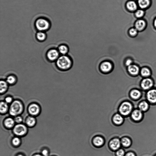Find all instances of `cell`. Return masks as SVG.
Segmentation results:
<instances>
[{"label": "cell", "instance_id": "obj_16", "mask_svg": "<svg viewBox=\"0 0 156 156\" xmlns=\"http://www.w3.org/2000/svg\"><path fill=\"white\" fill-rule=\"evenodd\" d=\"M15 121L12 118H9L6 119L4 121V125L5 127L9 128H11L14 127Z\"/></svg>", "mask_w": 156, "mask_h": 156}, {"label": "cell", "instance_id": "obj_14", "mask_svg": "<svg viewBox=\"0 0 156 156\" xmlns=\"http://www.w3.org/2000/svg\"><path fill=\"white\" fill-rule=\"evenodd\" d=\"M140 110L136 109L134 110L132 114V117L135 121H139L141 120L142 117V112Z\"/></svg>", "mask_w": 156, "mask_h": 156}, {"label": "cell", "instance_id": "obj_27", "mask_svg": "<svg viewBox=\"0 0 156 156\" xmlns=\"http://www.w3.org/2000/svg\"><path fill=\"white\" fill-rule=\"evenodd\" d=\"M141 74L144 77H147L150 75V72L148 68H144L141 70Z\"/></svg>", "mask_w": 156, "mask_h": 156}, {"label": "cell", "instance_id": "obj_36", "mask_svg": "<svg viewBox=\"0 0 156 156\" xmlns=\"http://www.w3.org/2000/svg\"><path fill=\"white\" fill-rule=\"evenodd\" d=\"M42 154L43 156H48L49 154L48 151L47 150H43L42 152Z\"/></svg>", "mask_w": 156, "mask_h": 156}, {"label": "cell", "instance_id": "obj_29", "mask_svg": "<svg viewBox=\"0 0 156 156\" xmlns=\"http://www.w3.org/2000/svg\"><path fill=\"white\" fill-rule=\"evenodd\" d=\"M37 39L40 41L44 40L46 38V34L42 32H39L37 34Z\"/></svg>", "mask_w": 156, "mask_h": 156}, {"label": "cell", "instance_id": "obj_40", "mask_svg": "<svg viewBox=\"0 0 156 156\" xmlns=\"http://www.w3.org/2000/svg\"><path fill=\"white\" fill-rule=\"evenodd\" d=\"M154 24H155V27H156V19H155V21Z\"/></svg>", "mask_w": 156, "mask_h": 156}, {"label": "cell", "instance_id": "obj_7", "mask_svg": "<svg viewBox=\"0 0 156 156\" xmlns=\"http://www.w3.org/2000/svg\"><path fill=\"white\" fill-rule=\"evenodd\" d=\"M28 110L31 115L35 116L39 114L40 109L38 105L35 103H33L29 106Z\"/></svg>", "mask_w": 156, "mask_h": 156}, {"label": "cell", "instance_id": "obj_25", "mask_svg": "<svg viewBox=\"0 0 156 156\" xmlns=\"http://www.w3.org/2000/svg\"><path fill=\"white\" fill-rule=\"evenodd\" d=\"M138 3L141 8H144L148 6L150 1L149 0H139Z\"/></svg>", "mask_w": 156, "mask_h": 156}, {"label": "cell", "instance_id": "obj_18", "mask_svg": "<svg viewBox=\"0 0 156 156\" xmlns=\"http://www.w3.org/2000/svg\"><path fill=\"white\" fill-rule=\"evenodd\" d=\"M36 120L35 118L33 117H29L26 120V123L28 126L30 127H32L36 125Z\"/></svg>", "mask_w": 156, "mask_h": 156}, {"label": "cell", "instance_id": "obj_38", "mask_svg": "<svg viewBox=\"0 0 156 156\" xmlns=\"http://www.w3.org/2000/svg\"><path fill=\"white\" fill-rule=\"evenodd\" d=\"M125 156H136L135 154L132 152H130L126 153Z\"/></svg>", "mask_w": 156, "mask_h": 156}, {"label": "cell", "instance_id": "obj_5", "mask_svg": "<svg viewBox=\"0 0 156 156\" xmlns=\"http://www.w3.org/2000/svg\"><path fill=\"white\" fill-rule=\"evenodd\" d=\"M121 145V141L118 138L112 139L110 141L109 143L110 149L114 152L119 149Z\"/></svg>", "mask_w": 156, "mask_h": 156}, {"label": "cell", "instance_id": "obj_12", "mask_svg": "<svg viewBox=\"0 0 156 156\" xmlns=\"http://www.w3.org/2000/svg\"><path fill=\"white\" fill-rule=\"evenodd\" d=\"M153 85L152 81L150 79H144L141 83L142 87L144 89H150Z\"/></svg>", "mask_w": 156, "mask_h": 156}, {"label": "cell", "instance_id": "obj_17", "mask_svg": "<svg viewBox=\"0 0 156 156\" xmlns=\"http://www.w3.org/2000/svg\"><path fill=\"white\" fill-rule=\"evenodd\" d=\"M121 144L125 148L128 147L131 145V141L130 139L127 137H123L121 139Z\"/></svg>", "mask_w": 156, "mask_h": 156}, {"label": "cell", "instance_id": "obj_35", "mask_svg": "<svg viewBox=\"0 0 156 156\" xmlns=\"http://www.w3.org/2000/svg\"><path fill=\"white\" fill-rule=\"evenodd\" d=\"M12 101V98L10 97H7L5 99V102L7 103H10Z\"/></svg>", "mask_w": 156, "mask_h": 156}, {"label": "cell", "instance_id": "obj_22", "mask_svg": "<svg viewBox=\"0 0 156 156\" xmlns=\"http://www.w3.org/2000/svg\"><path fill=\"white\" fill-rule=\"evenodd\" d=\"M127 6L128 10L132 11L136 10L137 8L136 3L132 1L128 2L127 4Z\"/></svg>", "mask_w": 156, "mask_h": 156}, {"label": "cell", "instance_id": "obj_3", "mask_svg": "<svg viewBox=\"0 0 156 156\" xmlns=\"http://www.w3.org/2000/svg\"><path fill=\"white\" fill-rule=\"evenodd\" d=\"M132 104L127 102H125L121 104L119 108L120 114L123 116H127L132 111Z\"/></svg>", "mask_w": 156, "mask_h": 156}, {"label": "cell", "instance_id": "obj_10", "mask_svg": "<svg viewBox=\"0 0 156 156\" xmlns=\"http://www.w3.org/2000/svg\"><path fill=\"white\" fill-rule=\"evenodd\" d=\"M147 99L151 103L156 102V90L152 89L147 92Z\"/></svg>", "mask_w": 156, "mask_h": 156}, {"label": "cell", "instance_id": "obj_31", "mask_svg": "<svg viewBox=\"0 0 156 156\" xmlns=\"http://www.w3.org/2000/svg\"><path fill=\"white\" fill-rule=\"evenodd\" d=\"M116 156H125V151L122 149H119L115 152Z\"/></svg>", "mask_w": 156, "mask_h": 156}, {"label": "cell", "instance_id": "obj_13", "mask_svg": "<svg viewBox=\"0 0 156 156\" xmlns=\"http://www.w3.org/2000/svg\"><path fill=\"white\" fill-rule=\"evenodd\" d=\"M124 119L122 115L119 114H115L112 118L113 122L115 124L117 125L122 124Z\"/></svg>", "mask_w": 156, "mask_h": 156}, {"label": "cell", "instance_id": "obj_30", "mask_svg": "<svg viewBox=\"0 0 156 156\" xmlns=\"http://www.w3.org/2000/svg\"><path fill=\"white\" fill-rule=\"evenodd\" d=\"M13 144L15 146H18L21 143L20 139L18 137H15L13 139L12 141Z\"/></svg>", "mask_w": 156, "mask_h": 156}, {"label": "cell", "instance_id": "obj_41", "mask_svg": "<svg viewBox=\"0 0 156 156\" xmlns=\"http://www.w3.org/2000/svg\"><path fill=\"white\" fill-rule=\"evenodd\" d=\"M17 156H24L23 155H22L20 154V155H18Z\"/></svg>", "mask_w": 156, "mask_h": 156}, {"label": "cell", "instance_id": "obj_37", "mask_svg": "<svg viewBox=\"0 0 156 156\" xmlns=\"http://www.w3.org/2000/svg\"><path fill=\"white\" fill-rule=\"evenodd\" d=\"M132 63V60L130 59H128L127 60L126 62V65L127 66H129L131 65Z\"/></svg>", "mask_w": 156, "mask_h": 156}, {"label": "cell", "instance_id": "obj_24", "mask_svg": "<svg viewBox=\"0 0 156 156\" xmlns=\"http://www.w3.org/2000/svg\"><path fill=\"white\" fill-rule=\"evenodd\" d=\"M148 104L145 101H143L140 104L139 108L141 111H145L148 109Z\"/></svg>", "mask_w": 156, "mask_h": 156}, {"label": "cell", "instance_id": "obj_20", "mask_svg": "<svg viewBox=\"0 0 156 156\" xmlns=\"http://www.w3.org/2000/svg\"><path fill=\"white\" fill-rule=\"evenodd\" d=\"M145 23L143 20H140L137 21L135 24L136 29L139 30H141L144 28Z\"/></svg>", "mask_w": 156, "mask_h": 156}, {"label": "cell", "instance_id": "obj_4", "mask_svg": "<svg viewBox=\"0 0 156 156\" xmlns=\"http://www.w3.org/2000/svg\"><path fill=\"white\" fill-rule=\"evenodd\" d=\"M28 129L25 125L19 124L16 125L14 128L13 132L16 135L18 136H23L27 134Z\"/></svg>", "mask_w": 156, "mask_h": 156}, {"label": "cell", "instance_id": "obj_32", "mask_svg": "<svg viewBox=\"0 0 156 156\" xmlns=\"http://www.w3.org/2000/svg\"><path fill=\"white\" fill-rule=\"evenodd\" d=\"M14 121L15 122L17 123L20 124L23 121V119L22 117L19 116L16 117Z\"/></svg>", "mask_w": 156, "mask_h": 156}, {"label": "cell", "instance_id": "obj_15", "mask_svg": "<svg viewBox=\"0 0 156 156\" xmlns=\"http://www.w3.org/2000/svg\"><path fill=\"white\" fill-rule=\"evenodd\" d=\"M128 70L131 74L132 75H136L139 72V69L135 65H131L128 67Z\"/></svg>", "mask_w": 156, "mask_h": 156}, {"label": "cell", "instance_id": "obj_33", "mask_svg": "<svg viewBox=\"0 0 156 156\" xmlns=\"http://www.w3.org/2000/svg\"><path fill=\"white\" fill-rule=\"evenodd\" d=\"M144 14V12L143 11L141 10H139L136 12V15L138 18H140Z\"/></svg>", "mask_w": 156, "mask_h": 156}, {"label": "cell", "instance_id": "obj_23", "mask_svg": "<svg viewBox=\"0 0 156 156\" xmlns=\"http://www.w3.org/2000/svg\"><path fill=\"white\" fill-rule=\"evenodd\" d=\"M141 94L140 91L137 90H134L131 92L130 96L132 98L137 99L140 97Z\"/></svg>", "mask_w": 156, "mask_h": 156}, {"label": "cell", "instance_id": "obj_1", "mask_svg": "<svg viewBox=\"0 0 156 156\" xmlns=\"http://www.w3.org/2000/svg\"><path fill=\"white\" fill-rule=\"evenodd\" d=\"M24 109V107L22 102L19 100L14 101L11 105L9 112L13 116H19L21 114Z\"/></svg>", "mask_w": 156, "mask_h": 156}, {"label": "cell", "instance_id": "obj_9", "mask_svg": "<svg viewBox=\"0 0 156 156\" xmlns=\"http://www.w3.org/2000/svg\"><path fill=\"white\" fill-rule=\"evenodd\" d=\"M112 65L108 62H104L101 65L100 68L101 70L104 72H108L110 71L112 69Z\"/></svg>", "mask_w": 156, "mask_h": 156}, {"label": "cell", "instance_id": "obj_42", "mask_svg": "<svg viewBox=\"0 0 156 156\" xmlns=\"http://www.w3.org/2000/svg\"><path fill=\"white\" fill-rule=\"evenodd\" d=\"M155 156H156V155Z\"/></svg>", "mask_w": 156, "mask_h": 156}, {"label": "cell", "instance_id": "obj_6", "mask_svg": "<svg viewBox=\"0 0 156 156\" xmlns=\"http://www.w3.org/2000/svg\"><path fill=\"white\" fill-rule=\"evenodd\" d=\"M37 29L40 31H44L47 29L49 27V24L46 20L40 19L36 23Z\"/></svg>", "mask_w": 156, "mask_h": 156}, {"label": "cell", "instance_id": "obj_34", "mask_svg": "<svg viewBox=\"0 0 156 156\" xmlns=\"http://www.w3.org/2000/svg\"><path fill=\"white\" fill-rule=\"evenodd\" d=\"M129 33L131 35L134 36L136 35L137 33V30L136 29H132L130 30Z\"/></svg>", "mask_w": 156, "mask_h": 156}, {"label": "cell", "instance_id": "obj_11", "mask_svg": "<svg viewBox=\"0 0 156 156\" xmlns=\"http://www.w3.org/2000/svg\"><path fill=\"white\" fill-rule=\"evenodd\" d=\"M93 143L95 146L99 147L104 143V140L102 137L97 136L94 138Z\"/></svg>", "mask_w": 156, "mask_h": 156}, {"label": "cell", "instance_id": "obj_28", "mask_svg": "<svg viewBox=\"0 0 156 156\" xmlns=\"http://www.w3.org/2000/svg\"><path fill=\"white\" fill-rule=\"evenodd\" d=\"M16 81L15 77L13 76H10L7 77L6 82L10 84H13L15 83Z\"/></svg>", "mask_w": 156, "mask_h": 156}, {"label": "cell", "instance_id": "obj_39", "mask_svg": "<svg viewBox=\"0 0 156 156\" xmlns=\"http://www.w3.org/2000/svg\"><path fill=\"white\" fill-rule=\"evenodd\" d=\"M34 156H43L42 155H41L39 154H36L34 155Z\"/></svg>", "mask_w": 156, "mask_h": 156}, {"label": "cell", "instance_id": "obj_2", "mask_svg": "<svg viewBox=\"0 0 156 156\" xmlns=\"http://www.w3.org/2000/svg\"><path fill=\"white\" fill-rule=\"evenodd\" d=\"M58 67L62 70H67L70 68L72 62L70 58L66 56H62L58 58L57 62Z\"/></svg>", "mask_w": 156, "mask_h": 156}, {"label": "cell", "instance_id": "obj_8", "mask_svg": "<svg viewBox=\"0 0 156 156\" xmlns=\"http://www.w3.org/2000/svg\"><path fill=\"white\" fill-rule=\"evenodd\" d=\"M59 56L58 52L55 49L50 50L47 54L48 59L51 61H54L58 59Z\"/></svg>", "mask_w": 156, "mask_h": 156}, {"label": "cell", "instance_id": "obj_21", "mask_svg": "<svg viewBox=\"0 0 156 156\" xmlns=\"http://www.w3.org/2000/svg\"><path fill=\"white\" fill-rule=\"evenodd\" d=\"M0 85H1L0 92H1V94L3 93L6 92L7 89V83L4 81H1V83H0Z\"/></svg>", "mask_w": 156, "mask_h": 156}, {"label": "cell", "instance_id": "obj_19", "mask_svg": "<svg viewBox=\"0 0 156 156\" xmlns=\"http://www.w3.org/2000/svg\"><path fill=\"white\" fill-rule=\"evenodd\" d=\"M8 109L7 103L6 102H1L0 104V112L1 113L4 114L6 113Z\"/></svg>", "mask_w": 156, "mask_h": 156}, {"label": "cell", "instance_id": "obj_26", "mask_svg": "<svg viewBox=\"0 0 156 156\" xmlns=\"http://www.w3.org/2000/svg\"><path fill=\"white\" fill-rule=\"evenodd\" d=\"M59 51L61 54L63 55H65L67 53L68 49L66 46L62 45L59 47Z\"/></svg>", "mask_w": 156, "mask_h": 156}]
</instances>
